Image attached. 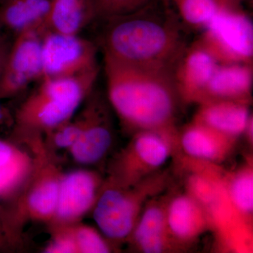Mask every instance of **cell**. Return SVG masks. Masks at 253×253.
I'll list each match as a JSON object with an SVG mask.
<instances>
[{"label": "cell", "mask_w": 253, "mask_h": 253, "mask_svg": "<svg viewBox=\"0 0 253 253\" xmlns=\"http://www.w3.org/2000/svg\"><path fill=\"white\" fill-rule=\"evenodd\" d=\"M224 184L231 206L240 217L253 225V159L248 156L235 170H224Z\"/></svg>", "instance_id": "20"}, {"label": "cell", "mask_w": 253, "mask_h": 253, "mask_svg": "<svg viewBox=\"0 0 253 253\" xmlns=\"http://www.w3.org/2000/svg\"><path fill=\"white\" fill-rule=\"evenodd\" d=\"M51 239L44 249L46 253H78L72 224L49 226Z\"/></svg>", "instance_id": "25"}, {"label": "cell", "mask_w": 253, "mask_h": 253, "mask_svg": "<svg viewBox=\"0 0 253 253\" xmlns=\"http://www.w3.org/2000/svg\"><path fill=\"white\" fill-rule=\"evenodd\" d=\"M199 42L219 63H252L253 26L237 7H221Z\"/></svg>", "instance_id": "7"}, {"label": "cell", "mask_w": 253, "mask_h": 253, "mask_svg": "<svg viewBox=\"0 0 253 253\" xmlns=\"http://www.w3.org/2000/svg\"><path fill=\"white\" fill-rule=\"evenodd\" d=\"M178 140L181 154L219 166L234 154L239 138L192 121L179 130Z\"/></svg>", "instance_id": "15"}, {"label": "cell", "mask_w": 253, "mask_h": 253, "mask_svg": "<svg viewBox=\"0 0 253 253\" xmlns=\"http://www.w3.org/2000/svg\"><path fill=\"white\" fill-rule=\"evenodd\" d=\"M221 7H237L241 0H216Z\"/></svg>", "instance_id": "30"}, {"label": "cell", "mask_w": 253, "mask_h": 253, "mask_svg": "<svg viewBox=\"0 0 253 253\" xmlns=\"http://www.w3.org/2000/svg\"><path fill=\"white\" fill-rule=\"evenodd\" d=\"M46 32L42 21L16 34L0 81V100L14 97L42 77V47Z\"/></svg>", "instance_id": "8"}, {"label": "cell", "mask_w": 253, "mask_h": 253, "mask_svg": "<svg viewBox=\"0 0 253 253\" xmlns=\"http://www.w3.org/2000/svg\"><path fill=\"white\" fill-rule=\"evenodd\" d=\"M173 191H164L145 205L126 241L133 251L143 253L181 252L168 228L167 208Z\"/></svg>", "instance_id": "12"}, {"label": "cell", "mask_w": 253, "mask_h": 253, "mask_svg": "<svg viewBox=\"0 0 253 253\" xmlns=\"http://www.w3.org/2000/svg\"><path fill=\"white\" fill-rule=\"evenodd\" d=\"M171 178L170 172L163 169L129 187L113 185L104 180L91 211L100 232L116 247L126 243L145 205L167 191Z\"/></svg>", "instance_id": "5"}, {"label": "cell", "mask_w": 253, "mask_h": 253, "mask_svg": "<svg viewBox=\"0 0 253 253\" xmlns=\"http://www.w3.org/2000/svg\"><path fill=\"white\" fill-rule=\"evenodd\" d=\"M97 48L79 35L46 31L42 41V77L79 76L99 69Z\"/></svg>", "instance_id": "9"}, {"label": "cell", "mask_w": 253, "mask_h": 253, "mask_svg": "<svg viewBox=\"0 0 253 253\" xmlns=\"http://www.w3.org/2000/svg\"><path fill=\"white\" fill-rule=\"evenodd\" d=\"M104 180L99 173L89 169L63 172L56 209L49 226L80 222L92 211Z\"/></svg>", "instance_id": "11"}, {"label": "cell", "mask_w": 253, "mask_h": 253, "mask_svg": "<svg viewBox=\"0 0 253 253\" xmlns=\"http://www.w3.org/2000/svg\"><path fill=\"white\" fill-rule=\"evenodd\" d=\"M103 21L104 58L134 66L174 67L186 48L180 21L165 0Z\"/></svg>", "instance_id": "2"}, {"label": "cell", "mask_w": 253, "mask_h": 253, "mask_svg": "<svg viewBox=\"0 0 253 253\" xmlns=\"http://www.w3.org/2000/svg\"><path fill=\"white\" fill-rule=\"evenodd\" d=\"M181 155L179 141L158 131H140L131 136L128 144L108 166L105 180L121 187H129L156 174L171 158Z\"/></svg>", "instance_id": "6"}, {"label": "cell", "mask_w": 253, "mask_h": 253, "mask_svg": "<svg viewBox=\"0 0 253 253\" xmlns=\"http://www.w3.org/2000/svg\"><path fill=\"white\" fill-rule=\"evenodd\" d=\"M49 6L50 0H0V23L17 34L41 23Z\"/></svg>", "instance_id": "21"}, {"label": "cell", "mask_w": 253, "mask_h": 253, "mask_svg": "<svg viewBox=\"0 0 253 253\" xmlns=\"http://www.w3.org/2000/svg\"><path fill=\"white\" fill-rule=\"evenodd\" d=\"M78 253H109L116 247L99 231L81 222L72 224Z\"/></svg>", "instance_id": "23"}, {"label": "cell", "mask_w": 253, "mask_h": 253, "mask_svg": "<svg viewBox=\"0 0 253 253\" xmlns=\"http://www.w3.org/2000/svg\"><path fill=\"white\" fill-rule=\"evenodd\" d=\"M33 167L34 157L29 148L23 149L11 139H0V201H14L17 197Z\"/></svg>", "instance_id": "16"}, {"label": "cell", "mask_w": 253, "mask_h": 253, "mask_svg": "<svg viewBox=\"0 0 253 253\" xmlns=\"http://www.w3.org/2000/svg\"><path fill=\"white\" fill-rule=\"evenodd\" d=\"M3 28L2 26H1V23H0V35L1 34V32H2Z\"/></svg>", "instance_id": "31"}, {"label": "cell", "mask_w": 253, "mask_h": 253, "mask_svg": "<svg viewBox=\"0 0 253 253\" xmlns=\"http://www.w3.org/2000/svg\"><path fill=\"white\" fill-rule=\"evenodd\" d=\"M20 241L21 233L15 227L9 208H5L0 203V252L13 251Z\"/></svg>", "instance_id": "26"}, {"label": "cell", "mask_w": 253, "mask_h": 253, "mask_svg": "<svg viewBox=\"0 0 253 253\" xmlns=\"http://www.w3.org/2000/svg\"><path fill=\"white\" fill-rule=\"evenodd\" d=\"M10 121H11V117L9 112L0 104V126L8 124Z\"/></svg>", "instance_id": "29"}, {"label": "cell", "mask_w": 253, "mask_h": 253, "mask_svg": "<svg viewBox=\"0 0 253 253\" xmlns=\"http://www.w3.org/2000/svg\"><path fill=\"white\" fill-rule=\"evenodd\" d=\"M179 18L190 27L205 28L220 8L216 0H165Z\"/></svg>", "instance_id": "22"}, {"label": "cell", "mask_w": 253, "mask_h": 253, "mask_svg": "<svg viewBox=\"0 0 253 253\" xmlns=\"http://www.w3.org/2000/svg\"><path fill=\"white\" fill-rule=\"evenodd\" d=\"M218 64L215 58L199 42L184 49L173 68L174 82L184 104L203 102Z\"/></svg>", "instance_id": "13"}, {"label": "cell", "mask_w": 253, "mask_h": 253, "mask_svg": "<svg viewBox=\"0 0 253 253\" xmlns=\"http://www.w3.org/2000/svg\"><path fill=\"white\" fill-rule=\"evenodd\" d=\"M99 71L71 77L42 78L38 87L16 111L13 130L44 135L72 119L93 91Z\"/></svg>", "instance_id": "3"}, {"label": "cell", "mask_w": 253, "mask_h": 253, "mask_svg": "<svg viewBox=\"0 0 253 253\" xmlns=\"http://www.w3.org/2000/svg\"><path fill=\"white\" fill-rule=\"evenodd\" d=\"M96 19L91 0H50L49 11L42 23L46 31L79 35Z\"/></svg>", "instance_id": "19"}, {"label": "cell", "mask_w": 253, "mask_h": 253, "mask_svg": "<svg viewBox=\"0 0 253 253\" xmlns=\"http://www.w3.org/2000/svg\"><path fill=\"white\" fill-rule=\"evenodd\" d=\"M250 104L226 100L208 101L200 104L193 121L226 135L239 138L244 134L251 116Z\"/></svg>", "instance_id": "18"}, {"label": "cell", "mask_w": 253, "mask_h": 253, "mask_svg": "<svg viewBox=\"0 0 253 253\" xmlns=\"http://www.w3.org/2000/svg\"><path fill=\"white\" fill-rule=\"evenodd\" d=\"M168 228L181 252L193 246L212 224L206 210L187 193L173 191L167 208Z\"/></svg>", "instance_id": "14"}, {"label": "cell", "mask_w": 253, "mask_h": 253, "mask_svg": "<svg viewBox=\"0 0 253 253\" xmlns=\"http://www.w3.org/2000/svg\"><path fill=\"white\" fill-rule=\"evenodd\" d=\"M154 1L155 0H91L96 18L102 21L134 12Z\"/></svg>", "instance_id": "24"}, {"label": "cell", "mask_w": 253, "mask_h": 253, "mask_svg": "<svg viewBox=\"0 0 253 253\" xmlns=\"http://www.w3.org/2000/svg\"><path fill=\"white\" fill-rule=\"evenodd\" d=\"M251 65L219 63L208 83L201 104L219 100L251 103L253 82Z\"/></svg>", "instance_id": "17"}, {"label": "cell", "mask_w": 253, "mask_h": 253, "mask_svg": "<svg viewBox=\"0 0 253 253\" xmlns=\"http://www.w3.org/2000/svg\"><path fill=\"white\" fill-rule=\"evenodd\" d=\"M12 139L24 143L34 157L31 176L22 191L13 201V206L9 208L13 223L21 231L26 221L49 224L52 219L63 172L54 151L44 142L42 134L22 131L15 133Z\"/></svg>", "instance_id": "4"}, {"label": "cell", "mask_w": 253, "mask_h": 253, "mask_svg": "<svg viewBox=\"0 0 253 253\" xmlns=\"http://www.w3.org/2000/svg\"><path fill=\"white\" fill-rule=\"evenodd\" d=\"M173 68L134 66L104 58L108 101L126 134L158 131L178 139L184 104Z\"/></svg>", "instance_id": "1"}, {"label": "cell", "mask_w": 253, "mask_h": 253, "mask_svg": "<svg viewBox=\"0 0 253 253\" xmlns=\"http://www.w3.org/2000/svg\"><path fill=\"white\" fill-rule=\"evenodd\" d=\"M11 44V42L9 41L7 37L1 33L0 35V81L4 71L5 62H6Z\"/></svg>", "instance_id": "27"}, {"label": "cell", "mask_w": 253, "mask_h": 253, "mask_svg": "<svg viewBox=\"0 0 253 253\" xmlns=\"http://www.w3.org/2000/svg\"><path fill=\"white\" fill-rule=\"evenodd\" d=\"M80 113L83 129L79 137L68 150L75 162L92 166L104 161L112 149L114 131L109 104L91 91Z\"/></svg>", "instance_id": "10"}, {"label": "cell", "mask_w": 253, "mask_h": 253, "mask_svg": "<svg viewBox=\"0 0 253 253\" xmlns=\"http://www.w3.org/2000/svg\"><path fill=\"white\" fill-rule=\"evenodd\" d=\"M243 135H245L246 140L249 143L250 146L252 147L253 145V116L251 115L247 125H246V129Z\"/></svg>", "instance_id": "28"}]
</instances>
